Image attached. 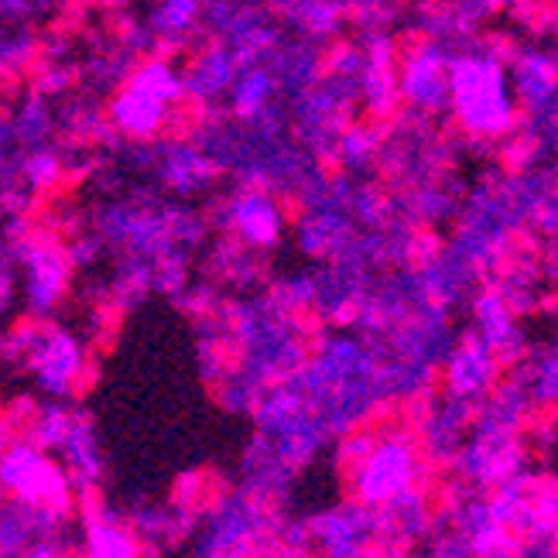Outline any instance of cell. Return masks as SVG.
I'll return each mask as SVG.
<instances>
[{
  "mask_svg": "<svg viewBox=\"0 0 558 558\" xmlns=\"http://www.w3.org/2000/svg\"><path fill=\"white\" fill-rule=\"evenodd\" d=\"M76 374H80V353H76V347H72V339L59 336V332L45 336L41 347L35 350L38 384L45 387V391L62 395V391H69V384Z\"/></svg>",
  "mask_w": 558,
  "mask_h": 558,
  "instance_id": "5b68a950",
  "label": "cell"
},
{
  "mask_svg": "<svg viewBox=\"0 0 558 558\" xmlns=\"http://www.w3.org/2000/svg\"><path fill=\"white\" fill-rule=\"evenodd\" d=\"M32 299L38 305L52 302L62 291V260L56 254H35L32 257Z\"/></svg>",
  "mask_w": 558,
  "mask_h": 558,
  "instance_id": "9c48e42d",
  "label": "cell"
},
{
  "mask_svg": "<svg viewBox=\"0 0 558 558\" xmlns=\"http://www.w3.org/2000/svg\"><path fill=\"white\" fill-rule=\"evenodd\" d=\"M449 100L476 134H500L514 120V100L494 59H463L449 76Z\"/></svg>",
  "mask_w": 558,
  "mask_h": 558,
  "instance_id": "6da1fadb",
  "label": "cell"
},
{
  "mask_svg": "<svg viewBox=\"0 0 558 558\" xmlns=\"http://www.w3.org/2000/svg\"><path fill=\"white\" fill-rule=\"evenodd\" d=\"M93 551L96 555H134V545L117 535V531H93Z\"/></svg>",
  "mask_w": 558,
  "mask_h": 558,
  "instance_id": "8fae6325",
  "label": "cell"
},
{
  "mask_svg": "<svg viewBox=\"0 0 558 558\" xmlns=\"http://www.w3.org/2000/svg\"><path fill=\"white\" fill-rule=\"evenodd\" d=\"M0 480H4V487L17 500H28L35 507H45V504L59 507L65 500V480L35 449H24V446L11 449L0 459Z\"/></svg>",
  "mask_w": 558,
  "mask_h": 558,
  "instance_id": "277c9868",
  "label": "cell"
},
{
  "mask_svg": "<svg viewBox=\"0 0 558 558\" xmlns=\"http://www.w3.org/2000/svg\"><path fill=\"white\" fill-rule=\"evenodd\" d=\"M233 223H236L240 236L251 240V244H271L275 233H278V209L268 196L254 192V196L236 203Z\"/></svg>",
  "mask_w": 558,
  "mask_h": 558,
  "instance_id": "52a82bcc",
  "label": "cell"
},
{
  "mask_svg": "<svg viewBox=\"0 0 558 558\" xmlns=\"http://www.w3.org/2000/svg\"><path fill=\"white\" fill-rule=\"evenodd\" d=\"M264 96H268V80L251 76L244 86H240V93H236V107L244 110V113H254L264 104Z\"/></svg>",
  "mask_w": 558,
  "mask_h": 558,
  "instance_id": "30bf717a",
  "label": "cell"
},
{
  "mask_svg": "<svg viewBox=\"0 0 558 558\" xmlns=\"http://www.w3.org/2000/svg\"><path fill=\"white\" fill-rule=\"evenodd\" d=\"M401 93L408 96V100H415L418 107H428V110L446 104L449 80H446V69H442L439 52L425 48V52H418L415 59L408 62L404 80H401Z\"/></svg>",
  "mask_w": 558,
  "mask_h": 558,
  "instance_id": "8992f818",
  "label": "cell"
},
{
  "mask_svg": "<svg viewBox=\"0 0 558 558\" xmlns=\"http://www.w3.org/2000/svg\"><path fill=\"white\" fill-rule=\"evenodd\" d=\"M494 377V350L487 343H473L452 360L449 384L456 395H473L480 387H487Z\"/></svg>",
  "mask_w": 558,
  "mask_h": 558,
  "instance_id": "ba28073f",
  "label": "cell"
},
{
  "mask_svg": "<svg viewBox=\"0 0 558 558\" xmlns=\"http://www.w3.org/2000/svg\"><path fill=\"white\" fill-rule=\"evenodd\" d=\"M415 483V449L408 439L367 446L356 466V494L363 504H395Z\"/></svg>",
  "mask_w": 558,
  "mask_h": 558,
  "instance_id": "7a4b0ae2",
  "label": "cell"
},
{
  "mask_svg": "<svg viewBox=\"0 0 558 558\" xmlns=\"http://www.w3.org/2000/svg\"><path fill=\"white\" fill-rule=\"evenodd\" d=\"M175 96H179L175 76L165 65L151 62L137 72L134 83L124 93H120V100L113 104V120L128 134H137V137L155 134Z\"/></svg>",
  "mask_w": 558,
  "mask_h": 558,
  "instance_id": "3957f363",
  "label": "cell"
}]
</instances>
